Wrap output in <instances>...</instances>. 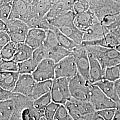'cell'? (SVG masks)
<instances>
[{"mask_svg": "<svg viewBox=\"0 0 120 120\" xmlns=\"http://www.w3.org/2000/svg\"><path fill=\"white\" fill-rule=\"evenodd\" d=\"M12 100L14 110L10 120H40L43 116L34 107L32 99L14 93Z\"/></svg>", "mask_w": 120, "mask_h": 120, "instance_id": "6da1fadb", "label": "cell"}, {"mask_svg": "<svg viewBox=\"0 0 120 120\" xmlns=\"http://www.w3.org/2000/svg\"><path fill=\"white\" fill-rule=\"evenodd\" d=\"M64 106L74 120H92L96 111L90 101H81L72 98Z\"/></svg>", "mask_w": 120, "mask_h": 120, "instance_id": "7a4b0ae2", "label": "cell"}, {"mask_svg": "<svg viewBox=\"0 0 120 120\" xmlns=\"http://www.w3.org/2000/svg\"><path fill=\"white\" fill-rule=\"evenodd\" d=\"M90 9L100 22L104 17L120 12V3L112 0H89Z\"/></svg>", "mask_w": 120, "mask_h": 120, "instance_id": "3957f363", "label": "cell"}, {"mask_svg": "<svg viewBox=\"0 0 120 120\" xmlns=\"http://www.w3.org/2000/svg\"><path fill=\"white\" fill-rule=\"evenodd\" d=\"M91 84L78 73L69 81V86L71 97L79 101H89Z\"/></svg>", "mask_w": 120, "mask_h": 120, "instance_id": "277c9868", "label": "cell"}, {"mask_svg": "<svg viewBox=\"0 0 120 120\" xmlns=\"http://www.w3.org/2000/svg\"><path fill=\"white\" fill-rule=\"evenodd\" d=\"M70 80L68 78H60L53 80L50 92L53 102L65 105L72 98L69 86Z\"/></svg>", "mask_w": 120, "mask_h": 120, "instance_id": "5b68a950", "label": "cell"}, {"mask_svg": "<svg viewBox=\"0 0 120 120\" xmlns=\"http://www.w3.org/2000/svg\"><path fill=\"white\" fill-rule=\"evenodd\" d=\"M6 32L13 42L25 43L26 36L30 30L28 26L22 20L16 19H9L6 22Z\"/></svg>", "mask_w": 120, "mask_h": 120, "instance_id": "8992f818", "label": "cell"}, {"mask_svg": "<svg viewBox=\"0 0 120 120\" xmlns=\"http://www.w3.org/2000/svg\"><path fill=\"white\" fill-rule=\"evenodd\" d=\"M89 101L96 111L107 109L117 108V104L108 98L98 87L91 84Z\"/></svg>", "mask_w": 120, "mask_h": 120, "instance_id": "52a82bcc", "label": "cell"}, {"mask_svg": "<svg viewBox=\"0 0 120 120\" xmlns=\"http://www.w3.org/2000/svg\"><path fill=\"white\" fill-rule=\"evenodd\" d=\"M72 53L75 57L78 73L86 81L90 82V61L86 48L79 45Z\"/></svg>", "mask_w": 120, "mask_h": 120, "instance_id": "ba28073f", "label": "cell"}, {"mask_svg": "<svg viewBox=\"0 0 120 120\" xmlns=\"http://www.w3.org/2000/svg\"><path fill=\"white\" fill-rule=\"evenodd\" d=\"M77 73L75 57L72 53L56 63L55 79L65 78L71 79Z\"/></svg>", "mask_w": 120, "mask_h": 120, "instance_id": "9c48e42d", "label": "cell"}, {"mask_svg": "<svg viewBox=\"0 0 120 120\" xmlns=\"http://www.w3.org/2000/svg\"><path fill=\"white\" fill-rule=\"evenodd\" d=\"M56 64V63L50 59L47 58L42 60L32 73L36 81L54 80L55 79Z\"/></svg>", "mask_w": 120, "mask_h": 120, "instance_id": "30bf717a", "label": "cell"}, {"mask_svg": "<svg viewBox=\"0 0 120 120\" xmlns=\"http://www.w3.org/2000/svg\"><path fill=\"white\" fill-rule=\"evenodd\" d=\"M37 82L32 74H20L13 93L22 94L31 99Z\"/></svg>", "mask_w": 120, "mask_h": 120, "instance_id": "8fae6325", "label": "cell"}, {"mask_svg": "<svg viewBox=\"0 0 120 120\" xmlns=\"http://www.w3.org/2000/svg\"><path fill=\"white\" fill-rule=\"evenodd\" d=\"M47 34V31L43 29H30L25 43L35 50L44 45L46 38Z\"/></svg>", "mask_w": 120, "mask_h": 120, "instance_id": "7c38bea8", "label": "cell"}, {"mask_svg": "<svg viewBox=\"0 0 120 120\" xmlns=\"http://www.w3.org/2000/svg\"><path fill=\"white\" fill-rule=\"evenodd\" d=\"M98 21L94 13L89 9L86 12L76 15L74 24L78 29L84 33Z\"/></svg>", "mask_w": 120, "mask_h": 120, "instance_id": "4fadbf2b", "label": "cell"}, {"mask_svg": "<svg viewBox=\"0 0 120 120\" xmlns=\"http://www.w3.org/2000/svg\"><path fill=\"white\" fill-rule=\"evenodd\" d=\"M109 32L107 27L103 26L98 21L84 33L83 41H92L101 39Z\"/></svg>", "mask_w": 120, "mask_h": 120, "instance_id": "5bb4252c", "label": "cell"}, {"mask_svg": "<svg viewBox=\"0 0 120 120\" xmlns=\"http://www.w3.org/2000/svg\"><path fill=\"white\" fill-rule=\"evenodd\" d=\"M73 0H56L45 17L51 19L70 11H73Z\"/></svg>", "mask_w": 120, "mask_h": 120, "instance_id": "9a60e30c", "label": "cell"}, {"mask_svg": "<svg viewBox=\"0 0 120 120\" xmlns=\"http://www.w3.org/2000/svg\"><path fill=\"white\" fill-rule=\"evenodd\" d=\"M56 1V0H33L29 8L35 16L45 17Z\"/></svg>", "mask_w": 120, "mask_h": 120, "instance_id": "2e32d148", "label": "cell"}, {"mask_svg": "<svg viewBox=\"0 0 120 120\" xmlns=\"http://www.w3.org/2000/svg\"><path fill=\"white\" fill-rule=\"evenodd\" d=\"M19 75L20 74L18 72H0V88L13 92L16 85Z\"/></svg>", "mask_w": 120, "mask_h": 120, "instance_id": "e0dca14e", "label": "cell"}, {"mask_svg": "<svg viewBox=\"0 0 120 120\" xmlns=\"http://www.w3.org/2000/svg\"><path fill=\"white\" fill-rule=\"evenodd\" d=\"M88 55L90 61V82L93 84L104 79L105 71L98 60L90 54Z\"/></svg>", "mask_w": 120, "mask_h": 120, "instance_id": "ac0fdd59", "label": "cell"}, {"mask_svg": "<svg viewBox=\"0 0 120 120\" xmlns=\"http://www.w3.org/2000/svg\"><path fill=\"white\" fill-rule=\"evenodd\" d=\"M93 85L98 87L108 98L115 101L116 104L120 103V99L116 92L114 82L103 79L93 84Z\"/></svg>", "mask_w": 120, "mask_h": 120, "instance_id": "d6986e66", "label": "cell"}, {"mask_svg": "<svg viewBox=\"0 0 120 120\" xmlns=\"http://www.w3.org/2000/svg\"><path fill=\"white\" fill-rule=\"evenodd\" d=\"M30 3L28 0H13L9 19H16L21 20L27 11Z\"/></svg>", "mask_w": 120, "mask_h": 120, "instance_id": "ffe728a7", "label": "cell"}, {"mask_svg": "<svg viewBox=\"0 0 120 120\" xmlns=\"http://www.w3.org/2000/svg\"><path fill=\"white\" fill-rule=\"evenodd\" d=\"M119 44L115 37L109 32L102 38L92 41H83L81 45L84 46L95 45L109 49H115Z\"/></svg>", "mask_w": 120, "mask_h": 120, "instance_id": "44dd1931", "label": "cell"}, {"mask_svg": "<svg viewBox=\"0 0 120 120\" xmlns=\"http://www.w3.org/2000/svg\"><path fill=\"white\" fill-rule=\"evenodd\" d=\"M58 29L62 33L78 45H81L83 42L84 32L78 29L74 25V23Z\"/></svg>", "mask_w": 120, "mask_h": 120, "instance_id": "7402d4cb", "label": "cell"}, {"mask_svg": "<svg viewBox=\"0 0 120 120\" xmlns=\"http://www.w3.org/2000/svg\"><path fill=\"white\" fill-rule=\"evenodd\" d=\"M44 46L47 50V58L53 60L56 63L72 53L71 52L63 47L60 44L51 47Z\"/></svg>", "mask_w": 120, "mask_h": 120, "instance_id": "603a6c76", "label": "cell"}, {"mask_svg": "<svg viewBox=\"0 0 120 120\" xmlns=\"http://www.w3.org/2000/svg\"><path fill=\"white\" fill-rule=\"evenodd\" d=\"M34 49L26 43L17 44V50L13 60L17 63L24 61L32 58Z\"/></svg>", "mask_w": 120, "mask_h": 120, "instance_id": "cb8c5ba5", "label": "cell"}, {"mask_svg": "<svg viewBox=\"0 0 120 120\" xmlns=\"http://www.w3.org/2000/svg\"><path fill=\"white\" fill-rule=\"evenodd\" d=\"M76 14L73 11H70L67 13L51 19H48L52 26L57 28L68 26L74 23V20Z\"/></svg>", "mask_w": 120, "mask_h": 120, "instance_id": "d4e9b609", "label": "cell"}, {"mask_svg": "<svg viewBox=\"0 0 120 120\" xmlns=\"http://www.w3.org/2000/svg\"><path fill=\"white\" fill-rule=\"evenodd\" d=\"M52 83L53 80L37 82L31 96V99L34 101L43 95L50 93Z\"/></svg>", "mask_w": 120, "mask_h": 120, "instance_id": "484cf974", "label": "cell"}, {"mask_svg": "<svg viewBox=\"0 0 120 120\" xmlns=\"http://www.w3.org/2000/svg\"><path fill=\"white\" fill-rule=\"evenodd\" d=\"M51 30L53 31L55 33L60 45L69 51L72 52L73 50L79 45L62 33L57 28L54 26Z\"/></svg>", "mask_w": 120, "mask_h": 120, "instance_id": "4316f807", "label": "cell"}, {"mask_svg": "<svg viewBox=\"0 0 120 120\" xmlns=\"http://www.w3.org/2000/svg\"><path fill=\"white\" fill-rule=\"evenodd\" d=\"M14 110L13 100L0 102V120H10Z\"/></svg>", "mask_w": 120, "mask_h": 120, "instance_id": "83f0119b", "label": "cell"}, {"mask_svg": "<svg viewBox=\"0 0 120 120\" xmlns=\"http://www.w3.org/2000/svg\"><path fill=\"white\" fill-rule=\"evenodd\" d=\"M52 101L51 93H49L34 101V105L43 116L46 108Z\"/></svg>", "mask_w": 120, "mask_h": 120, "instance_id": "f1b7e54d", "label": "cell"}, {"mask_svg": "<svg viewBox=\"0 0 120 120\" xmlns=\"http://www.w3.org/2000/svg\"><path fill=\"white\" fill-rule=\"evenodd\" d=\"M18 71L20 74H32L38 66V64L32 58L18 63Z\"/></svg>", "mask_w": 120, "mask_h": 120, "instance_id": "f546056e", "label": "cell"}, {"mask_svg": "<svg viewBox=\"0 0 120 120\" xmlns=\"http://www.w3.org/2000/svg\"><path fill=\"white\" fill-rule=\"evenodd\" d=\"M17 43L10 41L1 49L0 52V59L6 60H13L17 50Z\"/></svg>", "mask_w": 120, "mask_h": 120, "instance_id": "4dcf8cb0", "label": "cell"}, {"mask_svg": "<svg viewBox=\"0 0 120 120\" xmlns=\"http://www.w3.org/2000/svg\"><path fill=\"white\" fill-rule=\"evenodd\" d=\"M0 72H18V64L14 60H6L0 59Z\"/></svg>", "mask_w": 120, "mask_h": 120, "instance_id": "1f68e13d", "label": "cell"}, {"mask_svg": "<svg viewBox=\"0 0 120 120\" xmlns=\"http://www.w3.org/2000/svg\"><path fill=\"white\" fill-rule=\"evenodd\" d=\"M104 79L112 82L120 79V69L118 65L107 67L105 71Z\"/></svg>", "mask_w": 120, "mask_h": 120, "instance_id": "d6a6232c", "label": "cell"}, {"mask_svg": "<svg viewBox=\"0 0 120 120\" xmlns=\"http://www.w3.org/2000/svg\"><path fill=\"white\" fill-rule=\"evenodd\" d=\"M73 9L76 15L86 12L90 9L89 0H73Z\"/></svg>", "mask_w": 120, "mask_h": 120, "instance_id": "836d02e7", "label": "cell"}, {"mask_svg": "<svg viewBox=\"0 0 120 120\" xmlns=\"http://www.w3.org/2000/svg\"><path fill=\"white\" fill-rule=\"evenodd\" d=\"M32 58L39 64L42 60L47 58V50L43 45L35 49L32 56Z\"/></svg>", "mask_w": 120, "mask_h": 120, "instance_id": "e575fe53", "label": "cell"}, {"mask_svg": "<svg viewBox=\"0 0 120 120\" xmlns=\"http://www.w3.org/2000/svg\"><path fill=\"white\" fill-rule=\"evenodd\" d=\"M60 105L52 101L46 108L43 116L47 120H53Z\"/></svg>", "mask_w": 120, "mask_h": 120, "instance_id": "d590c367", "label": "cell"}, {"mask_svg": "<svg viewBox=\"0 0 120 120\" xmlns=\"http://www.w3.org/2000/svg\"><path fill=\"white\" fill-rule=\"evenodd\" d=\"M12 2L0 4V20L7 22L9 19L12 9Z\"/></svg>", "mask_w": 120, "mask_h": 120, "instance_id": "8d00e7d4", "label": "cell"}, {"mask_svg": "<svg viewBox=\"0 0 120 120\" xmlns=\"http://www.w3.org/2000/svg\"><path fill=\"white\" fill-rule=\"evenodd\" d=\"M69 112L64 105H60L53 120H73Z\"/></svg>", "mask_w": 120, "mask_h": 120, "instance_id": "74e56055", "label": "cell"}, {"mask_svg": "<svg viewBox=\"0 0 120 120\" xmlns=\"http://www.w3.org/2000/svg\"><path fill=\"white\" fill-rule=\"evenodd\" d=\"M117 108L107 109L97 111L105 120H112L115 114Z\"/></svg>", "mask_w": 120, "mask_h": 120, "instance_id": "f35d334b", "label": "cell"}, {"mask_svg": "<svg viewBox=\"0 0 120 120\" xmlns=\"http://www.w3.org/2000/svg\"><path fill=\"white\" fill-rule=\"evenodd\" d=\"M14 96L13 92L0 88V101L12 100Z\"/></svg>", "mask_w": 120, "mask_h": 120, "instance_id": "ab89813d", "label": "cell"}, {"mask_svg": "<svg viewBox=\"0 0 120 120\" xmlns=\"http://www.w3.org/2000/svg\"><path fill=\"white\" fill-rule=\"evenodd\" d=\"M11 41L8 34L5 31H0V50Z\"/></svg>", "mask_w": 120, "mask_h": 120, "instance_id": "60d3db41", "label": "cell"}, {"mask_svg": "<svg viewBox=\"0 0 120 120\" xmlns=\"http://www.w3.org/2000/svg\"><path fill=\"white\" fill-rule=\"evenodd\" d=\"M120 27V12L118 14L116 17L115 22L112 25L108 28V29L110 31L113 29L116 28L117 27Z\"/></svg>", "mask_w": 120, "mask_h": 120, "instance_id": "b9f144b4", "label": "cell"}, {"mask_svg": "<svg viewBox=\"0 0 120 120\" xmlns=\"http://www.w3.org/2000/svg\"><path fill=\"white\" fill-rule=\"evenodd\" d=\"M109 31L120 43V27L113 29Z\"/></svg>", "mask_w": 120, "mask_h": 120, "instance_id": "7bdbcfd3", "label": "cell"}, {"mask_svg": "<svg viewBox=\"0 0 120 120\" xmlns=\"http://www.w3.org/2000/svg\"><path fill=\"white\" fill-rule=\"evenodd\" d=\"M114 84L116 94L120 100V79L114 82Z\"/></svg>", "mask_w": 120, "mask_h": 120, "instance_id": "ee69618b", "label": "cell"}, {"mask_svg": "<svg viewBox=\"0 0 120 120\" xmlns=\"http://www.w3.org/2000/svg\"><path fill=\"white\" fill-rule=\"evenodd\" d=\"M7 30V25L6 22L0 20V31H5Z\"/></svg>", "mask_w": 120, "mask_h": 120, "instance_id": "f6af8a7d", "label": "cell"}, {"mask_svg": "<svg viewBox=\"0 0 120 120\" xmlns=\"http://www.w3.org/2000/svg\"><path fill=\"white\" fill-rule=\"evenodd\" d=\"M92 120H105L102 116H100L97 111L95 112L93 116Z\"/></svg>", "mask_w": 120, "mask_h": 120, "instance_id": "bcb514c9", "label": "cell"}, {"mask_svg": "<svg viewBox=\"0 0 120 120\" xmlns=\"http://www.w3.org/2000/svg\"><path fill=\"white\" fill-rule=\"evenodd\" d=\"M112 120H120V111L118 109H117Z\"/></svg>", "mask_w": 120, "mask_h": 120, "instance_id": "7dc6e473", "label": "cell"}, {"mask_svg": "<svg viewBox=\"0 0 120 120\" xmlns=\"http://www.w3.org/2000/svg\"><path fill=\"white\" fill-rule=\"evenodd\" d=\"M115 49L120 52V43L118 45H117V46L115 48Z\"/></svg>", "mask_w": 120, "mask_h": 120, "instance_id": "c3c4849f", "label": "cell"}, {"mask_svg": "<svg viewBox=\"0 0 120 120\" xmlns=\"http://www.w3.org/2000/svg\"><path fill=\"white\" fill-rule=\"evenodd\" d=\"M40 120H48L45 117H44V116H42L41 118V119H40Z\"/></svg>", "mask_w": 120, "mask_h": 120, "instance_id": "681fc988", "label": "cell"}, {"mask_svg": "<svg viewBox=\"0 0 120 120\" xmlns=\"http://www.w3.org/2000/svg\"><path fill=\"white\" fill-rule=\"evenodd\" d=\"M112 0L115 1L116 2H118V3H120V0Z\"/></svg>", "mask_w": 120, "mask_h": 120, "instance_id": "f907efd6", "label": "cell"}, {"mask_svg": "<svg viewBox=\"0 0 120 120\" xmlns=\"http://www.w3.org/2000/svg\"><path fill=\"white\" fill-rule=\"evenodd\" d=\"M118 66H119V69H120V65H118Z\"/></svg>", "mask_w": 120, "mask_h": 120, "instance_id": "816d5d0a", "label": "cell"}, {"mask_svg": "<svg viewBox=\"0 0 120 120\" xmlns=\"http://www.w3.org/2000/svg\"><path fill=\"white\" fill-rule=\"evenodd\" d=\"M12 0V1H13V0Z\"/></svg>", "mask_w": 120, "mask_h": 120, "instance_id": "f5cc1de1", "label": "cell"}, {"mask_svg": "<svg viewBox=\"0 0 120 120\" xmlns=\"http://www.w3.org/2000/svg\"><path fill=\"white\" fill-rule=\"evenodd\" d=\"M32 0V1H33V0Z\"/></svg>", "mask_w": 120, "mask_h": 120, "instance_id": "db71d44e", "label": "cell"}, {"mask_svg": "<svg viewBox=\"0 0 120 120\" xmlns=\"http://www.w3.org/2000/svg\"></svg>", "mask_w": 120, "mask_h": 120, "instance_id": "11a10c76", "label": "cell"}]
</instances>
